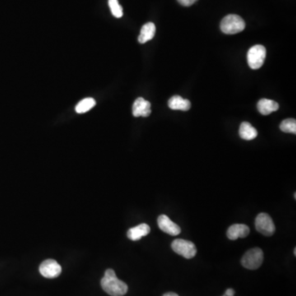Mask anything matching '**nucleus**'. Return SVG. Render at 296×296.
Listing matches in <instances>:
<instances>
[{
  "label": "nucleus",
  "mask_w": 296,
  "mask_h": 296,
  "mask_svg": "<svg viewBox=\"0 0 296 296\" xmlns=\"http://www.w3.org/2000/svg\"><path fill=\"white\" fill-rule=\"evenodd\" d=\"M264 262V252L259 248H254L245 253L243 256L241 264L250 270H256L261 267Z\"/></svg>",
  "instance_id": "obj_4"
},
{
  "label": "nucleus",
  "mask_w": 296,
  "mask_h": 296,
  "mask_svg": "<svg viewBox=\"0 0 296 296\" xmlns=\"http://www.w3.org/2000/svg\"><path fill=\"white\" fill-rule=\"evenodd\" d=\"M156 34V26L152 22H147L141 29L140 35L138 36V41L141 44H145L152 40Z\"/></svg>",
  "instance_id": "obj_14"
},
{
  "label": "nucleus",
  "mask_w": 296,
  "mask_h": 296,
  "mask_svg": "<svg viewBox=\"0 0 296 296\" xmlns=\"http://www.w3.org/2000/svg\"><path fill=\"white\" fill-rule=\"evenodd\" d=\"M171 247L176 254H180L185 259H193L197 254L196 246L189 240L177 239L173 241Z\"/></svg>",
  "instance_id": "obj_5"
},
{
  "label": "nucleus",
  "mask_w": 296,
  "mask_h": 296,
  "mask_svg": "<svg viewBox=\"0 0 296 296\" xmlns=\"http://www.w3.org/2000/svg\"><path fill=\"white\" fill-rule=\"evenodd\" d=\"M245 28V21L238 15H227L221 22V30L227 35L237 34L243 31Z\"/></svg>",
  "instance_id": "obj_2"
},
{
  "label": "nucleus",
  "mask_w": 296,
  "mask_h": 296,
  "mask_svg": "<svg viewBox=\"0 0 296 296\" xmlns=\"http://www.w3.org/2000/svg\"><path fill=\"white\" fill-rule=\"evenodd\" d=\"M255 227L257 231L264 236H272L275 233V225L273 219L267 213H260L255 220Z\"/></svg>",
  "instance_id": "obj_6"
},
{
  "label": "nucleus",
  "mask_w": 296,
  "mask_h": 296,
  "mask_svg": "<svg viewBox=\"0 0 296 296\" xmlns=\"http://www.w3.org/2000/svg\"><path fill=\"white\" fill-rule=\"evenodd\" d=\"M279 109V105L273 100L262 99L258 103V110L264 115H268L273 112H275Z\"/></svg>",
  "instance_id": "obj_13"
},
{
  "label": "nucleus",
  "mask_w": 296,
  "mask_h": 296,
  "mask_svg": "<svg viewBox=\"0 0 296 296\" xmlns=\"http://www.w3.org/2000/svg\"></svg>",
  "instance_id": "obj_22"
},
{
  "label": "nucleus",
  "mask_w": 296,
  "mask_h": 296,
  "mask_svg": "<svg viewBox=\"0 0 296 296\" xmlns=\"http://www.w3.org/2000/svg\"><path fill=\"white\" fill-rule=\"evenodd\" d=\"M239 133H240V138L247 141L253 140L258 136V131L256 128L248 122H243L242 124H240Z\"/></svg>",
  "instance_id": "obj_15"
},
{
  "label": "nucleus",
  "mask_w": 296,
  "mask_h": 296,
  "mask_svg": "<svg viewBox=\"0 0 296 296\" xmlns=\"http://www.w3.org/2000/svg\"><path fill=\"white\" fill-rule=\"evenodd\" d=\"M109 6L112 12L113 16H115L116 18H120L123 16V8L119 3L118 0H109Z\"/></svg>",
  "instance_id": "obj_18"
},
{
  "label": "nucleus",
  "mask_w": 296,
  "mask_h": 296,
  "mask_svg": "<svg viewBox=\"0 0 296 296\" xmlns=\"http://www.w3.org/2000/svg\"><path fill=\"white\" fill-rule=\"evenodd\" d=\"M159 228L165 233L168 234L170 236H178L181 232L180 226L175 224L166 215H161L157 220Z\"/></svg>",
  "instance_id": "obj_8"
},
{
  "label": "nucleus",
  "mask_w": 296,
  "mask_h": 296,
  "mask_svg": "<svg viewBox=\"0 0 296 296\" xmlns=\"http://www.w3.org/2000/svg\"><path fill=\"white\" fill-rule=\"evenodd\" d=\"M100 284L102 289L111 296H123L128 292L126 283L117 278L116 274L113 269L105 271V276Z\"/></svg>",
  "instance_id": "obj_1"
},
{
  "label": "nucleus",
  "mask_w": 296,
  "mask_h": 296,
  "mask_svg": "<svg viewBox=\"0 0 296 296\" xmlns=\"http://www.w3.org/2000/svg\"><path fill=\"white\" fill-rule=\"evenodd\" d=\"M250 230L249 226L244 224H235L230 226L227 231V237L230 240H236L237 239L245 238L249 236Z\"/></svg>",
  "instance_id": "obj_10"
},
{
  "label": "nucleus",
  "mask_w": 296,
  "mask_h": 296,
  "mask_svg": "<svg viewBox=\"0 0 296 296\" xmlns=\"http://www.w3.org/2000/svg\"><path fill=\"white\" fill-rule=\"evenodd\" d=\"M266 55V48L264 45L261 44L254 45L248 52L247 60L249 66L252 69H259L264 65Z\"/></svg>",
  "instance_id": "obj_3"
},
{
  "label": "nucleus",
  "mask_w": 296,
  "mask_h": 296,
  "mask_svg": "<svg viewBox=\"0 0 296 296\" xmlns=\"http://www.w3.org/2000/svg\"><path fill=\"white\" fill-rule=\"evenodd\" d=\"M281 130L284 133H296V120L295 119H285L280 125Z\"/></svg>",
  "instance_id": "obj_17"
},
{
  "label": "nucleus",
  "mask_w": 296,
  "mask_h": 296,
  "mask_svg": "<svg viewBox=\"0 0 296 296\" xmlns=\"http://www.w3.org/2000/svg\"><path fill=\"white\" fill-rule=\"evenodd\" d=\"M169 107L171 110L188 111L191 108V102L180 96H174L169 100Z\"/></svg>",
  "instance_id": "obj_12"
},
{
  "label": "nucleus",
  "mask_w": 296,
  "mask_h": 296,
  "mask_svg": "<svg viewBox=\"0 0 296 296\" xmlns=\"http://www.w3.org/2000/svg\"><path fill=\"white\" fill-rule=\"evenodd\" d=\"M178 2H180V4L185 7H189L191 5L194 4L198 0H177Z\"/></svg>",
  "instance_id": "obj_19"
},
{
  "label": "nucleus",
  "mask_w": 296,
  "mask_h": 296,
  "mask_svg": "<svg viewBox=\"0 0 296 296\" xmlns=\"http://www.w3.org/2000/svg\"><path fill=\"white\" fill-rule=\"evenodd\" d=\"M40 273L45 278H58L62 273V268L54 259H47L40 264Z\"/></svg>",
  "instance_id": "obj_7"
},
{
  "label": "nucleus",
  "mask_w": 296,
  "mask_h": 296,
  "mask_svg": "<svg viewBox=\"0 0 296 296\" xmlns=\"http://www.w3.org/2000/svg\"><path fill=\"white\" fill-rule=\"evenodd\" d=\"M151 231L150 226L145 223L138 225V226L129 229L128 231V238L133 241L141 240L142 237L147 236Z\"/></svg>",
  "instance_id": "obj_11"
},
{
  "label": "nucleus",
  "mask_w": 296,
  "mask_h": 296,
  "mask_svg": "<svg viewBox=\"0 0 296 296\" xmlns=\"http://www.w3.org/2000/svg\"><path fill=\"white\" fill-rule=\"evenodd\" d=\"M152 113L151 103L139 97L133 105V114L134 117H148Z\"/></svg>",
  "instance_id": "obj_9"
},
{
  "label": "nucleus",
  "mask_w": 296,
  "mask_h": 296,
  "mask_svg": "<svg viewBox=\"0 0 296 296\" xmlns=\"http://www.w3.org/2000/svg\"><path fill=\"white\" fill-rule=\"evenodd\" d=\"M235 296V291L233 289L226 290V296Z\"/></svg>",
  "instance_id": "obj_20"
},
{
  "label": "nucleus",
  "mask_w": 296,
  "mask_h": 296,
  "mask_svg": "<svg viewBox=\"0 0 296 296\" xmlns=\"http://www.w3.org/2000/svg\"><path fill=\"white\" fill-rule=\"evenodd\" d=\"M163 296H179L177 294H175L174 292H168V293H166V294L164 295Z\"/></svg>",
  "instance_id": "obj_21"
},
{
  "label": "nucleus",
  "mask_w": 296,
  "mask_h": 296,
  "mask_svg": "<svg viewBox=\"0 0 296 296\" xmlns=\"http://www.w3.org/2000/svg\"><path fill=\"white\" fill-rule=\"evenodd\" d=\"M95 105H96V100L93 98H86L81 100L77 104V106L75 108V110L77 114H84L91 110Z\"/></svg>",
  "instance_id": "obj_16"
}]
</instances>
